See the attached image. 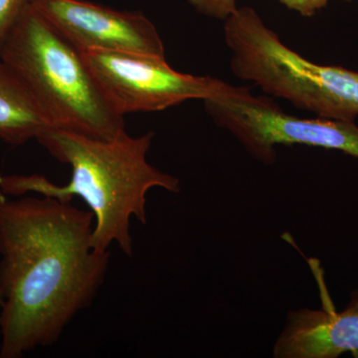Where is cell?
Listing matches in <instances>:
<instances>
[{
    "mask_svg": "<svg viewBox=\"0 0 358 358\" xmlns=\"http://www.w3.org/2000/svg\"><path fill=\"white\" fill-rule=\"evenodd\" d=\"M203 102L214 122L232 134L250 155L263 164H274L275 147L282 145L339 150L358 159L355 122L294 117L270 99L252 95L246 87Z\"/></svg>",
    "mask_w": 358,
    "mask_h": 358,
    "instance_id": "cell-5",
    "label": "cell"
},
{
    "mask_svg": "<svg viewBox=\"0 0 358 358\" xmlns=\"http://www.w3.org/2000/svg\"><path fill=\"white\" fill-rule=\"evenodd\" d=\"M291 10L296 11L305 17H312L324 8L329 0H279Z\"/></svg>",
    "mask_w": 358,
    "mask_h": 358,
    "instance_id": "cell-12",
    "label": "cell"
},
{
    "mask_svg": "<svg viewBox=\"0 0 358 358\" xmlns=\"http://www.w3.org/2000/svg\"><path fill=\"white\" fill-rule=\"evenodd\" d=\"M49 128L50 122L29 90L0 60V140L16 147L36 140Z\"/></svg>",
    "mask_w": 358,
    "mask_h": 358,
    "instance_id": "cell-9",
    "label": "cell"
},
{
    "mask_svg": "<svg viewBox=\"0 0 358 358\" xmlns=\"http://www.w3.org/2000/svg\"><path fill=\"white\" fill-rule=\"evenodd\" d=\"M190 6L197 13L215 18L226 20L237 10V0H188Z\"/></svg>",
    "mask_w": 358,
    "mask_h": 358,
    "instance_id": "cell-11",
    "label": "cell"
},
{
    "mask_svg": "<svg viewBox=\"0 0 358 358\" xmlns=\"http://www.w3.org/2000/svg\"><path fill=\"white\" fill-rule=\"evenodd\" d=\"M30 4L79 51L166 57L159 31L141 11L117 10L87 0H30Z\"/></svg>",
    "mask_w": 358,
    "mask_h": 358,
    "instance_id": "cell-7",
    "label": "cell"
},
{
    "mask_svg": "<svg viewBox=\"0 0 358 358\" xmlns=\"http://www.w3.org/2000/svg\"><path fill=\"white\" fill-rule=\"evenodd\" d=\"M358 353V310L301 308L289 313L275 341V358H336Z\"/></svg>",
    "mask_w": 358,
    "mask_h": 358,
    "instance_id": "cell-8",
    "label": "cell"
},
{
    "mask_svg": "<svg viewBox=\"0 0 358 358\" xmlns=\"http://www.w3.org/2000/svg\"><path fill=\"white\" fill-rule=\"evenodd\" d=\"M343 1L350 2V1H353V0H343Z\"/></svg>",
    "mask_w": 358,
    "mask_h": 358,
    "instance_id": "cell-15",
    "label": "cell"
},
{
    "mask_svg": "<svg viewBox=\"0 0 358 358\" xmlns=\"http://www.w3.org/2000/svg\"><path fill=\"white\" fill-rule=\"evenodd\" d=\"M350 310H358V291L353 292L352 294V299L348 303V308Z\"/></svg>",
    "mask_w": 358,
    "mask_h": 358,
    "instance_id": "cell-13",
    "label": "cell"
},
{
    "mask_svg": "<svg viewBox=\"0 0 358 358\" xmlns=\"http://www.w3.org/2000/svg\"><path fill=\"white\" fill-rule=\"evenodd\" d=\"M93 230V213L71 202L0 192V358L53 345L91 305L110 256Z\"/></svg>",
    "mask_w": 358,
    "mask_h": 358,
    "instance_id": "cell-1",
    "label": "cell"
},
{
    "mask_svg": "<svg viewBox=\"0 0 358 358\" xmlns=\"http://www.w3.org/2000/svg\"><path fill=\"white\" fill-rule=\"evenodd\" d=\"M0 60L20 77L52 128L99 140L126 134L82 52L28 4L4 41Z\"/></svg>",
    "mask_w": 358,
    "mask_h": 358,
    "instance_id": "cell-3",
    "label": "cell"
},
{
    "mask_svg": "<svg viewBox=\"0 0 358 358\" xmlns=\"http://www.w3.org/2000/svg\"><path fill=\"white\" fill-rule=\"evenodd\" d=\"M108 100L120 114L157 112L188 100L231 95L239 87L173 69L166 57L131 52H82Z\"/></svg>",
    "mask_w": 358,
    "mask_h": 358,
    "instance_id": "cell-6",
    "label": "cell"
},
{
    "mask_svg": "<svg viewBox=\"0 0 358 358\" xmlns=\"http://www.w3.org/2000/svg\"><path fill=\"white\" fill-rule=\"evenodd\" d=\"M30 0H0V51Z\"/></svg>",
    "mask_w": 358,
    "mask_h": 358,
    "instance_id": "cell-10",
    "label": "cell"
},
{
    "mask_svg": "<svg viewBox=\"0 0 358 358\" xmlns=\"http://www.w3.org/2000/svg\"><path fill=\"white\" fill-rule=\"evenodd\" d=\"M226 44L235 76L322 119L357 120L358 72L303 57L285 45L258 13L240 18L228 32Z\"/></svg>",
    "mask_w": 358,
    "mask_h": 358,
    "instance_id": "cell-4",
    "label": "cell"
},
{
    "mask_svg": "<svg viewBox=\"0 0 358 358\" xmlns=\"http://www.w3.org/2000/svg\"><path fill=\"white\" fill-rule=\"evenodd\" d=\"M1 303H2L1 296H0V308H1Z\"/></svg>",
    "mask_w": 358,
    "mask_h": 358,
    "instance_id": "cell-14",
    "label": "cell"
},
{
    "mask_svg": "<svg viewBox=\"0 0 358 358\" xmlns=\"http://www.w3.org/2000/svg\"><path fill=\"white\" fill-rule=\"evenodd\" d=\"M154 136V131L136 138L126 133L106 141L65 129H45L36 141L54 159L71 167L70 182L54 185L38 174L0 176V192L16 197L34 193L64 202L81 197L94 215V248L109 251L117 243L122 253L131 256V219L147 223L148 190L180 192L178 178L148 162Z\"/></svg>",
    "mask_w": 358,
    "mask_h": 358,
    "instance_id": "cell-2",
    "label": "cell"
}]
</instances>
